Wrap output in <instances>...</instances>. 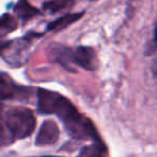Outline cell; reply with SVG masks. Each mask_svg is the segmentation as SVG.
<instances>
[{"instance_id":"obj_13","label":"cell","mask_w":157,"mask_h":157,"mask_svg":"<svg viewBox=\"0 0 157 157\" xmlns=\"http://www.w3.org/2000/svg\"><path fill=\"white\" fill-rule=\"evenodd\" d=\"M39 157H61V156H39Z\"/></svg>"},{"instance_id":"obj_3","label":"cell","mask_w":157,"mask_h":157,"mask_svg":"<svg viewBox=\"0 0 157 157\" xmlns=\"http://www.w3.org/2000/svg\"><path fill=\"white\" fill-rule=\"evenodd\" d=\"M59 138V128L54 121H44L36 137L35 143L38 146L52 145Z\"/></svg>"},{"instance_id":"obj_2","label":"cell","mask_w":157,"mask_h":157,"mask_svg":"<svg viewBox=\"0 0 157 157\" xmlns=\"http://www.w3.org/2000/svg\"><path fill=\"white\" fill-rule=\"evenodd\" d=\"M0 115L11 140L28 138L36 128L35 115L26 108H10Z\"/></svg>"},{"instance_id":"obj_6","label":"cell","mask_w":157,"mask_h":157,"mask_svg":"<svg viewBox=\"0 0 157 157\" xmlns=\"http://www.w3.org/2000/svg\"><path fill=\"white\" fill-rule=\"evenodd\" d=\"M108 148L103 141L93 142L90 145H85L81 148L76 157H107Z\"/></svg>"},{"instance_id":"obj_8","label":"cell","mask_w":157,"mask_h":157,"mask_svg":"<svg viewBox=\"0 0 157 157\" xmlns=\"http://www.w3.org/2000/svg\"><path fill=\"white\" fill-rule=\"evenodd\" d=\"M15 11L16 15L18 17L23 18V20L27 21L30 20V18L35 17L36 15L40 13V11L38 9H36L35 7L30 5V3L27 1V0H20L15 6Z\"/></svg>"},{"instance_id":"obj_1","label":"cell","mask_w":157,"mask_h":157,"mask_svg":"<svg viewBox=\"0 0 157 157\" xmlns=\"http://www.w3.org/2000/svg\"><path fill=\"white\" fill-rule=\"evenodd\" d=\"M38 110L42 114H54L63 122L67 132L76 140L101 141L98 131L88 118L82 115L65 96L48 90H38Z\"/></svg>"},{"instance_id":"obj_9","label":"cell","mask_w":157,"mask_h":157,"mask_svg":"<svg viewBox=\"0 0 157 157\" xmlns=\"http://www.w3.org/2000/svg\"><path fill=\"white\" fill-rule=\"evenodd\" d=\"M75 0H50L43 5V10L51 13H57L66 9H70L74 5Z\"/></svg>"},{"instance_id":"obj_10","label":"cell","mask_w":157,"mask_h":157,"mask_svg":"<svg viewBox=\"0 0 157 157\" xmlns=\"http://www.w3.org/2000/svg\"><path fill=\"white\" fill-rule=\"evenodd\" d=\"M17 28V21L10 14L0 16V36H6Z\"/></svg>"},{"instance_id":"obj_7","label":"cell","mask_w":157,"mask_h":157,"mask_svg":"<svg viewBox=\"0 0 157 157\" xmlns=\"http://www.w3.org/2000/svg\"><path fill=\"white\" fill-rule=\"evenodd\" d=\"M83 14H84L83 12H80V13H72V14H67V15L61 16V17L53 21V22H51L48 25V30H60V29L66 28L69 25H71L72 23L80 20Z\"/></svg>"},{"instance_id":"obj_4","label":"cell","mask_w":157,"mask_h":157,"mask_svg":"<svg viewBox=\"0 0 157 157\" xmlns=\"http://www.w3.org/2000/svg\"><path fill=\"white\" fill-rule=\"evenodd\" d=\"M72 61L86 70H95L98 65L96 52L90 46H78L72 54Z\"/></svg>"},{"instance_id":"obj_12","label":"cell","mask_w":157,"mask_h":157,"mask_svg":"<svg viewBox=\"0 0 157 157\" xmlns=\"http://www.w3.org/2000/svg\"><path fill=\"white\" fill-rule=\"evenodd\" d=\"M152 73L155 78H157V59H155L153 61V65H152Z\"/></svg>"},{"instance_id":"obj_5","label":"cell","mask_w":157,"mask_h":157,"mask_svg":"<svg viewBox=\"0 0 157 157\" xmlns=\"http://www.w3.org/2000/svg\"><path fill=\"white\" fill-rule=\"evenodd\" d=\"M22 90L23 88L16 85L9 75L0 73V100L15 99Z\"/></svg>"},{"instance_id":"obj_11","label":"cell","mask_w":157,"mask_h":157,"mask_svg":"<svg viewBox=\"0 0 157 157\" xmlns=\"http://www.w3.org/2000/svg\"><path fill=\"white\" fill-rule=\"evenodd\" d=\"M156 52H157V22L155 24L154 29H153L152 39L148 42L147 46L145 48V55L146 56H151V55L155 54Z\"/></svg>"}]
</instances>
